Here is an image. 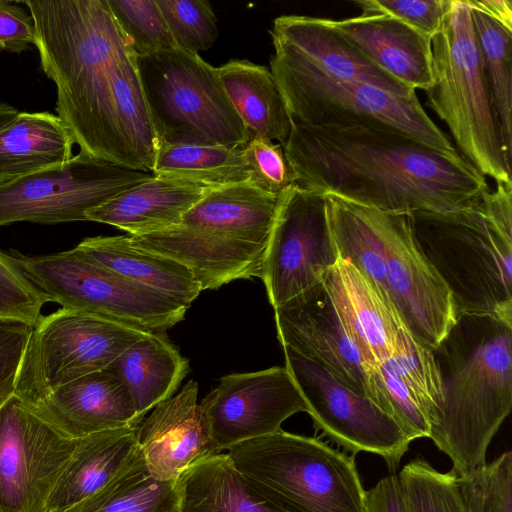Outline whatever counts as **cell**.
<instances>
[{
  "mask_svg": "<svg viewBox=\"0 0 512 512\" xmlns=\"http://www.w3.org/2000/svg\"><path fill=\"white\" fill-rule=\"evenodd\" d=\"M41 67L80 151L152 173L159 147L137 55L107 0H30Z\"/></svg>",
  "mask_w": 512,
  "mask_h": 512,
  "instance_id": "6da1fadb",
  "label": "cell"
},
{
  "mask_svg": "<svg viewBox=\"0 0 512 512\" xmlns=\"http://www.w3.org/2000/svg\"><path fill=\"white\" fill-rule=\"evenodd\" d=\"M283 149L295 185L387 213L453 212L490 190L458 151L389 127L294 122Z\"/></svg>",
  "mask_w": 512,
  "mask_h": 512,
  "instance_id": "7a4b0ae2",
  "label": "cell"
},
{
  "mask_svg": "<svg viewBox=\"0 0 512 512\" xmlns=\"http://www.w3.org/2000/svg\"><path fill=\"white\" fill-rule=\"evenodd\" d=\"M512 324L459 314L431 349L443 402L429 438L457 476L483 467L488 447L512 408Z\"/></svg>",
  "mask_w": 512,
  "mask_h": 512,
  "instance_id": "3957f363",
  "label": "cell"
},
{
  "mask_svg": "<svg viewBox=\"0 0 512 512\" xmlns=\"http://www.w3.org/2000/svg\"><path fill=\"white\" fill-rule=\"evenodd\" d=\"M325 196L339 257L379 289L418 343L433 349L457 313L448 289L417 244L409 214Z\"/></svg>",
  "mask_w": 512,
  "mask_h": 512,
  "instance_id": "277c9868",
  "label": "cell"
},
{
  "mask_svg": "<svg viewBox=\"0 0 512 512\" xmlns=\"http://www.w3.org/2000/svg\"><path fill=\"white\" fill-rule=\"evenodd\" d=\"M417 244L448 289L457 316L512 324V182L453 212L409 214Z\"/></svg>",
  "mask_w": 512,
  "mask_h": 512,
  "instance_id": "5b68a950",
  "label": "cell"
},
{
  "mask_svg": "<svg viewBox=\"0 0 512 512\" xmlns=\"http://www.w3.org/2000/svg\"><path fill=\"white\" fill-rule=\"evenodd\" d=\"M431 44L433 83L425 91L426 105L474 168L496 183L512 182L467 0H451Z\"/></svg>",
  "mask_w": 512,
  "mask_h": 512,
  "instance_id": "8992f818",
  "label": "cell"
},
{
  "mask_svg": "<svg viewBox=\"0 0 512 512\" xmlns=\"http://www.w3.org/2000/svg\"><path fill=\"white\" fill-rule=\"evenodd\" d=\"M226 454L239 473L295 512H364L354 456L320 438L280 429Z\"/></svg>",
  "mask_w": 512,
  "mask_h": 512,
  "instance_id": "52a82bcc",
  "label": "cell"
},
{
  "mask_svg": "<svg viewBox=\"0 0 512 512\" xmlns=\"http://www.w3.org/2000/svg\"><path fill=\"white\" fill-rule=\"evenodd\" d=\"M137 67L159 145L248 142L218 69L180 47L137 57Z\"/></svg>",
  "mask_w": 512,
  "mask_h": 512,
  "instance_id": "ba28073f",
  "label": "cell"
},
{
  "mask_svg": "<svg viewBox=\"0 0 512 512\" xmlns=\"http://www.w3.org/2000/svg\"><path fill=\"white\" fill-rule=\"evenodd\" d=\"M270 71L293 122L323 127H389L438 151L457 152L417 95L397 96L370 84L336 80L273 57Z\"/></svg>",
  "mask_w": 512,
  "mask_h": 512,
  "instance_id": "9c48e42d",
  "label": "cell"
},
{
  "mask_svg": "<svg viewBox=\"0 0 512 512\" xmlns=\"http://www.w3.org/2000/svg\"><path fill=\"white\" fill-rule=\"evenodd\" d=\"M10 255L48 301L138 331L165 333L189 308L90 261L76 248L41 256L11 249Z\"/></svg>",
  "mask_w": 512,
  "mask_h": 512,
  "instance_id": "30bf717a",
  "label": "cell"
},
{
  "mask_svg": "<svg viewBox=\"0 0 512 512\" xmlns=\"http://www.w3.org/2000/svg\"><path fill=\"white\" fill-rule=\"evenodd\" d=\"M149 334L66 308L41 316L28 340L14 395L34 406L59 387L106 369Z\"/></svg>",
  "mask_w": 512,
  "mask_h": 512,
  "instance_id": "8fae6325",
  "label": "cell"
},
{
  "mask_svg": "<svg viewBox=\"0 0 512 512\" xmlns=\"http://www.w3.org/2000/svg\"><path fill=\"white\" fill-rule=\"evenodd\" d=\"M152 176L80 151L62 164L0 186V227L86 221V212Z\"/></svg>",
  "mask_w": 512,
  "mask_h": 512,
  "instance_id": "7c38bea8",
  "label": "cell"
},
{
  "mask_svg": "<svg viewBox=\"0 0 512 512\" xmlns=\"http://www.w3.org/2000/svg\"><path fill=\"white\" fill-rule=\"evenodd\" d=\"M285 367L302 394L316 430L355 456L369 452L394 473L412 442L400 425L372 399L349 389L329 371L282 346Z\"/></svg>",
  "mask_w": 512,
  "mask_h": 512,
  "instance_id": "4fadbf2b",
  "label": "cell"
},
{
  "mask_svg": "<svg viewBox=\"0 0 512 512\" xmlns=\"http://www.w3.org/2000/svg\"><path fill=\"white\" fill-rule=\"evenodd\" d=\"M326 196L298 185L281 195L261 278L276 308L323 280L338 262Z\"/></svg>",
  "mask_w": 512,
  "mask_h": 512,
  "instance_id": "5bb4252c",
  "label": "cell"
},
{
  "mask_svg": "<svg viewBox=\"0 0 512 512\" xmlns=\"http://www.w3.org/2000/svg\"><path fill=\"white\" fill-rule=\"evenodd\" d=\"M76 443L17 396L5 400L0 405V512H46Z\"/></svg>",
  "mask_w": 512,
  "mask_h": 512,
  "instance_id": "9a60e30c",
  "label": "cell"
},
{
  "mask_svg": "<svg viewBox=\"0 0 512 512\" xmlns=\"http://www.w3.org/2000/svg\"><path fill=\"white\" fill-rule=\"evenodd\" d=\"M200 406L218 452L275 433L308 410L286 367L223 376Z\"/></svg>",
  "mask_w": 512,
  "mask_h": 512,
  "instance_id": "2e32d148",
  "label": "cell"
},
{
  "mask_svg": "<svg viewBox=\"0 0 512 512\" xmlns=\"http://www.w3.org/2000/svg\"><path fill=\"white\" fill-rule=\"evenodd\" d=\"M274 318L282 346L322 366L349 389L374 401L368 368L323 280L274 308Z\"/></svg>",
  "mask_w": 512,
  "mask_h": 512,
  "instance_id": "e0dca14e",
  "label": "cell"
},
{
  "mask_svg": "<svg viewBox=\"0 0 512 512\" xmlns=\"http://www.w3.org/2000/svg\"><path fill=\"white\" fill-rule=\"evenodd\" d=\"M271 57L301 65L340 81L362 82L397 96L411 97L407 87L368 60L331 27L329 19L283 15L270 30Z\"/></svg>",
  "mask_w": 512,
  "mask_h": 512,
  "instance_id": "ac0fdd59",
  "label": "cell"
},
{
  "mask_svg": "<svg viewBox=\"0 0 512 512\" xmlns=\"http://www.w3.org/2000/svg\"><path fill=\"white\" fill-rule=\"evenodd\" d=\"M375 403L411 441L429 438L443 402L439 372L431 349L405 329L394 353L371 376Z\"/></svg>",
  "mask_w": 512,
  "mask_h": 512,
  "instance_id": "d6986e66",
  "label": "cell"
},
{
  "mask_svg": "<svg viewBox=\"0 0 512 512\" xmlns=\"http://www.w3.org/2000/svg\"><path fill=\"white\" fill-rule=\"evenodd\" d=\"M197 396L198 384L190 380L137 426L136 439L146 468L159 481H176L197 461L219 453Z\"/></svg>",
  "mask_w": 512,
  "mask_h": 512,
  "instance_id": "ffe728a7",
  "label": "cell"
},
{
  "mask_svg": "<svg viewBox=\"0 0 512 512\" xmlns=\"http://www.w3.org/2000/svg\"><path fill=\"white\" fill-rule=\"evenodd\" d=\"M323 283L371 380L376 368L394 353L406 328L379 289L349 261L339 258Z\"/></svg>",
  "mask_w": 512,
  "mask_h": 512,
  "instance_id": "44dd1931",
  "label": "cell"
},
{
  "mask_svg": "<svg viewBox=\"0 0 512 512\" xmlns=\"http://www.w3.org/2000/svg\"><path fill=\"white\" fill-rule=\"evenodd\" d=\"M30 408L71 439L138 424L142 420L137 416L127 386L107 368L59 387Z\"/></svg>",
  "mask_w": 512,
  "mask_h": 512,
  "instance_id": "7402d4cb",
  "label": "cell"
},
{
  "mask_svg": "<svg viewBox=\"0 0 512 512\" xmlns=\"http://www.w3.org/2000/svg\"><path fill=\"white\" fill-rule=\"evenodd\" d=\"M133 245L187 266L201 290L262 275L267 245L245 242L183 225L129 236Z\"/></svg>",
  "mask_w": 512,
  "mask_h": 512,
  "instance_id": "603a6c76",
  "label": "cell"
},
{
  "mask_svg": "<svg viewBox=\"0 0 512 512\" xmlns=\"http://www.w3.org/2000/svg\"><path fill=\"white\" fill-rule=\"evenodd\" d=\"M329 23L346 42L397 81L415 91H426L432 85L429 37L383 14L329 19Z\"/></svg>",
  "mask_w": 512,
  "mask_h": 512,
  "instance_id": "cb8c5ba5",
  "label": "cell"
},
{
  "mask_svg": "<svg viewBox=\"0 0 512 512\" xmlns=\"http://www.w3.org/2000/svg\"><path fill=\"white\" fill-rule=\"evenodd\" d=\"M138 424L77 439L71 458L49 496L46 512L65 511L142 461L136 439Z\"/></svg>",
  "mask_w": 512,
  "mask_h": 512,
  "instance_id": "d4e9b609",
  "label": "cell"
},
{
  "mask_svg": "<svg viewBox=\"0 0 512 512\" xmlns=\"http://www.w3.org/2000/svg\"><path fill=\"white\" fill-rule=\"evenodd\" d=\"M213 187L153 175L86 212V221L143 235L181 224L184 215Z\"/></svg>",
  "mask_w": 512,
  "mask_h": 512,
  "instance_id": "484cf974",
  "label": "cell"
},
{
  "mask_svg": "<svg viewBox=\"0 0 512 512\" xmlns=\"http://www.w3.org/2000/svg\"><path fill=\"white\" fill-rule=\"evenodd\" d=\"M175 489L177 512H295L239 473L226 453L188 467Z\"/></svg>",
  "mask_w": 512,
  "mask_h": 512,
  "instance_id": "4316f807",
  "label": "cell"
},
{
  "mask_svg": "<svg viewBox=\"0 0 512 512\" xmlns=\"http://www.w3.org/2000/svg\"><path fill=\"white\" fill-rule=\"evenodd\" d=\"M281 195L250 181L211 188L184 215L180 225L267 245Z\"/></svg>",
  "mask_w": 512,
  "mask_h": 512,
  "instance_id": "83f0119b",
  "label": "cell"
},
{
  "mask_svg": "<svg viewBox=\"0 0 512 512\" xmlns=\"http://www.w3.org/2000/svg\"><path fill=\"white\" fill-rule=\"evenodd\" d=\"M75 248L90 261L189 307L202 291L187 266L133 245L129 236L88 237Z\"/></svg>",
  "mask_w": 512,
  "mask_h": 512,
  "instance_id": "f1b7e54d",
  "label": "cell"
},
{
  "mask_svg": "<svg viewBox=\"0 0 512 512\" xmlns=\"http://www.w3.org/2000/svg\"><path fill=\"white\" fill-rule=\"evenodd\" d=\"M217 69L248 141L264 138L277 140L283 146L294 122L271 71L263 65L237 59Z\"/></svg>",
  "mask_w": 512,
  "mask_h": 512,
  "instance_id": "f546056e",
  "label": "cell"
},
{
  "mask_svg": "<svg viewBox=\"0 0 512 512\" xmlns=\"http://www.w3.org/2000/svg\"><path fill=\"white\" fill-rule=\"evenodd\" d=\"M74 144L58 115L20 111L0 131V186L68 161Z\"/></svg>",
  "mask_w": 512,
  "mask_h": 512,
  "instance_id": "4dcf8cb0",
  "label": "cell"
},
{
  "mask_svg": "<svg viewBox=\"0 0 512 512\" xmlns=\"http://www.w3.org/2000/svg\"><path fill=\"white\" fill-rule=\"evenodd\" d=\"M107 369L127 386L139 419L172 397L189 370V361L165 333L149 334L121 353Z\"/></svg>",
  "mask_w": 512,
  "mask_h": 512,
  "instance_id": "1f68e13d",
  "label": "cell"
},
{
  "mask_svg": "<svg viewBox=\"0 0 512 512\" xmlns=\"http://www.w3.org/2000/svg\"><path fill=\"white\" fill-rule=\"evenodd\" d=\"M244 146L159 145L152 174L207 187L250 181Z\"/></svg>",
  "mask_w": 512,
  "mask_h": 512,
  "instance_id": "d6a6232c",
  "label": "cell"
},
{
  "mask_svg": "<svg viewBox=\"0 0 512 512\" xmlns=\"http://www.w3.org/2000/svg\"><path fill=\"white\" fill-rule=\"evenodd\" d=\"M470 7V6H469ZM507 163L512 156V30L470 7Z\"/></svg>",
  "mask_w": 512,
  "mask_h": 512,
  "instance_id": "836d02e7",
  "label": "cell"
},
{
  "mask_svg": "<svg viewBox=\"0 0 512 512\" xmlns=\"http://www.w3.org/2000/svg\"><path fill=\"white\" fill-rule=\"evenodd\" d=\"M63 512H177L175 481H159L144 459Z\"/></svg>",
  "mask_w": 512,
  "mask_h": 512,
  "instance_id": "e575fe53",
  "label": "cell"
},
{
  "mask_svg": "<svg viewBox=\"0 0 512 512\" xmlns=\"http://www.w3.org/2000/svg\"><path fill=\"white\" fill-rule=\"evenodd\" d=\"M398 478L411 512H466L453 470L440 472L417 457L403 466Z\"/></svg>",
  "mask_w": 512,
  "mask_h": 512,
  "instance_id": "d590c367",
  "label": "cell"
},
{
  "mask_svg": "<svg viewBox=\"0 0 512 512\" xmlns=\"http://www.w3.org/2000/svg\"><path fill=\"white\" fill-rule=\"evenodd\" d=\"M137 57L178 47L156 0H107Z\"/></svg>",
  "mask_w": 512,
  "mask_h": 512,
  "instance_id": "8d00e7d4",
  "label": "cell"
},
{
  "mask_svg": "<svg viewBox=\"0 0 512 512\" xmlns=\"http://www.w3.org/2000/svg\"><path fill=\"white\" fill-rule=\"evenodd\" d=\"M466 512H512V453L458 476Z\"/></svg>",
  "mask_w": 512,
  "mask_h": 512,
  "instance_id": "74e56055",
  "label": "cell"
},
{
  "mask_svg": "<svg viewBox=\"0 0 512 512\" xmlns=\"http://www.w3.org/2000/svg\"><path fill=\"white\" fill-rule=\"evenodd\" d=\"M178 47L198 53L219 35L217 18L207 0H156Z\"/></svg>",
  "mask_w": 512,
  "mask_h": 512,
  "instance_id": "f35d334b",
  "label": "cell"
},
{
  "mask_svg": "<svg viewBox=\"0 0 512 512\" xmlns=\"http://www.w3.org/2000/svg\"><path fill=\"white\" fill-rule=\"evenodd\" d=\"M46 296L29 280L14 258L0 250V319L35 325Z\"/></svg>",
  "mask_w": 512,
  "mask_h": 512,
  "instance_id": "ab89813d",
  "label": "cell"
},
{
  "mask_svg": "<svg viewBox=\"0 0 512 512\" xmlns=\"http://www.w3.org/2000/svg\"><path fill=\"white\" fill-rule=\"evenodd\" d=\"M243 153L250 182L254 185L280 195L296 184V176L281 144L264 138H253L244 145Z\"/></svg>",
  "mask_w": 512,
  "mask_h": 512,
  "instance_id": "60d3db41",
  "label": "cell"
},
{
  "mask_svg": "<svg viewBox=\"0 0 512 512\" xmlns=\"http://www.w3.org/2000/svg\"><path fill=\"white\" fill-rule=\"evenodd\" d=\"M451 0H359L362 14L391 16L432 39L440 30Z\"/></svg>",
  "mask_w": 512,
  "mask_h": 512,
  "instance_id": "b9f144b4",
  "label": "cell"
},
{
  "mask_svg": "<svg viewBox=\"0 0 512 512\" xmlns=\"http://www.w3.org/2000/svg\"><path fill=\"white\" fill-rule=\"evenodd\" d=\"M33 325L0 319V405L14 395L22 358Z\"/></svg>",
  "mask_w": 512,
  "mask_h": 512,
  "instance_id": "7bdbcfd3",
  "label": "cell"
},
{
  "mask_svg": "<svg viewBox=\"0 0 512 512\" xmlns=\"http://www.w3.org/2000/svg\"><path fill=\"white\" fill-rule=\"evenodd\" d=\"M34 20L16 2L0 0V52L21 53L35 46Z\"/></svg>",
  "mask_w": 512,
  "mask_h": 512,
  "instance_id": "ee69618b",
  "label": "cell"
},
{
  "mask_svg": "<svg viewBox=\"0 0 512 512\" xmlns=\"http://www.w3.org/2000/svg\"><path fill=\"white\" fill-rule=\"evenodd\" d=\"M364 512H411L398 475L391 473L365 491Z\"/></svg>",
  "mask_w": 512,
  "mask_h": 512,
  "instance_id": "f6af8a7d",
  "label": "cell"
},
{
  "mask_svg": "<svg viewBox=\"0 0 512 512\" xmlns=\"http://www.w3.org/2000/svg\"><path fill=\"white\" fill-rule=\"evenodd\" d=\"M467 3L470 7L512 30V2L510 0H467Z\"/></svg>",
  "mask_w": 512,
  "mask_h": 512,
  "instance_id": "bcb514c9",
  "label": "cell"
},
{
  "mask_svg": "<svg viewBox=\"0 0 512 512\" xmlns=\"http://www.w3.org/2000/svg\"><path fill=\"white\" fill-rule=\"evenodd\" d=\"M19 112L18 109L7 103H0V131L14 121Z\"/></svg>",
  "mask_w": 512,
  "mask_h": 512,
  "instance_id": "7dc6e473",
  "label": "cell"
}]
</instances>
